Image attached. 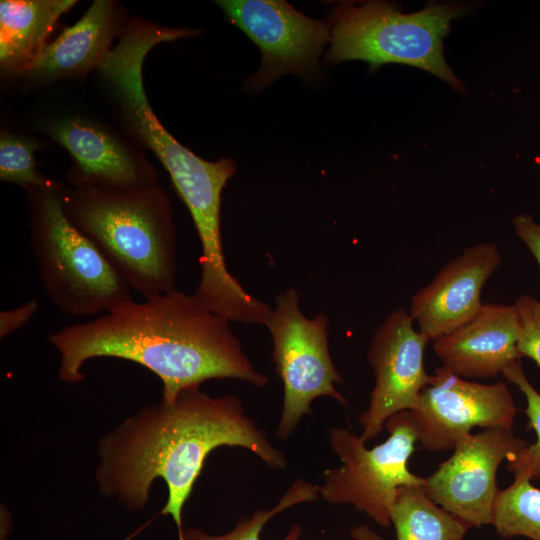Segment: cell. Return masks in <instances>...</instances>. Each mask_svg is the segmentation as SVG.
I'll return each instance as SVG.
<instances>
[{
  "mask_svg": "<svg viewBox=\"0 0 540 540\" xmlns=\"http://www.w3.org/2000/svg\"><path fill=\"white\" fill-rule=\"evenodd\" d=\"M221 446L241 447L267 466L282 470L286 455L246 413L233 395L212 397L200 387L181 391L172 402L143 408L99 440L95 479L102 495L141 511L155 479H162L168 499L161 514L170 515L184 540L182 511L207 456Z\"/></svg>",
  "mask_w": 540,
  "mask_h": 540,
  "instance_id": "cell-1",
  "label": "cell"
},
{
  "mask_svg": "<svg viewBox=\"0 0 540 540\" xmlns=\"http://www.w3.org/2000/svg\"><path fill=\"white\" fill-rule=\"evenodd\" d=\"M49 342L59 353L63 382L83 381L81 367L89 359L119 358L158 376L164 402L209 379H236L256 387L268 383L244 353L229 321L176 289L140 303H117L101 317L56 331Z\"/></svg>",
  "mask_w": 540,
  "mask_h": 540,
  "instance_id": "cell-2",
  "label": "cell"
},
{
  "mask_svg": "<svg viewBox=\"0 0 540 540\" xmlns=\"http://www.w3.org/2000/svg\"><path fill=\"white\" fill-rule=\"evenodd\" d=\"M63 210L123 281L145 299L175 289L176 227L159 185L76 188L60 183Z\"/></svg>",
  "mask_w": 540,
  "mask_h": 540,
  "instance_id": "cell-3",
  "label": "cell"
},
{
  "mask_svg": "<svg viewBox=\"0 0 540 540\" xmlns=\"http://www.w3.org/2000/svg\"><path fill=\"white\" fill-rule=\"evenodd\" d=\"M470 10L461 4H429L403 13L384 1L337 4L327 21L330 48L326 61L361 60L377 67L385 63L415 66L438 76L457 90L463 85L447 65L443 38L452 19Z\"/></svg>",
  "mask_w": 540,
  "mask_h": 540,
  "instance_id": "cell-4",
  "label": "cell"
},
{
  "mask_svg": "<svg viewBox=\"0 0 540 540\" xmlns=\"http://www.w3.org/2000/svg\"><path fill=\"white\" fill-rule=\"evenodd\" d=\"M60 183L28 196L30 246L46 294L71 316H91L131 299L130 288L97 247L66 216Z\"/></svg>",
  "mask_w": 540,
  "mask_h": 540,
  "instance_id": "cell-5",
  "label": "cell"
},
{
  "mask_svg": "<svg viewBox=\"0 0 540 540\" xmlns=\"http://www.w3.org/2000/svg\"><path fill=\"white\" fill-rule=\"evenodd\" d=\"M389 435L368 448L366 442L345 427L329 431V443L340 467L323 471L319 497L331 505H351L381 527L391 525L390 515L400 487L424 486L425 478L408 467L418 442L409 411L392 415L385 423Z\"/></svg>",
  "mask_w": 540,
  "mask_h": 540,
  "instance_id": "cell-6",
  "label": "cell"
},
{
  "mask_svg": "<svg viewBox=\"0 0 540 540\" xmlns=\"http://www.w3.org/2000/svg\"><path fill=\"white\" fill-rule=\"evenodd\" d=\"M270 331L275 373L283 384V405L276 437L286 441L304 416H313L312 402L328 396L342 406L348 399L335 384L343 378L329 351L326 315L307 318L299 307V294L288 288L276 297L265 325Z\"/></svg>",
  "mask_w": 540,
  "mask_h": 540,
  "instance_id": "cell-7",
  "label": "cell"
},
{
  "mask_svg": "<svg viewBox=\"0 0 540 540\" xmlns=\"http://www.w3.org/2000/svg\"><path fill=\"white\" fill-rule=\"evenodd\" d=\"M215 2L261 52V66L246 81L247 91L262 90L285 74L307 79L316 75L319 57L330 42L327 22L307 17L284 0Z\"/></svg>",
  "mask_w": 540,
  "mask_h": 540,
  "instance_id": "cell-8",
  "label": "cell"
},
{
  "mask_svg": "<svg viewBox=\"0 0 540 540\" xmlns=\"http://www.w3.org/2000/svg\"><path fill=\"white\" fill-rule=\"evenodd\" d=\"M409 412L420 445L443 452L454 450L475 427L513 428L517 408L506 383L470 381L441 366Z\"/></svg>",
  "mask_w": 540,
  "mask_h": 540,
  "instance_id": "cell-9",
  "label": "cell"
},
{
  "mask_svg": "<svg viewBox=\"0 0 540 540\" xmlns=\"http://www.w3.org/2000/svg\"><path fill=\"white\" fill-rule=\"evenodd\" d=\"M526 445L513 428L472 433L425 478L424 489L436 504L469 528L491 525L499 491L498 468Z\"/></svg>",
  "mask_w": 540,
  "mask_h": 540,
  "instance_id": "cell-10",
  "label": "cell"
},
{
  "mask_svg": "<svg viewBox=\"0 0 540 540\" xmlns=\"http://www.w3.org/2000/svg\"><path fill=\"white\" fill-rule=\"evenodd\" d=\"M429 341L403 308L395 309L375 330L367 353L375 383L368 407L359 415L365 442L376 438L392 415L410 411L430 384L432 375L424 365Z\"/></svg>",
  "mask_w": 540,
  "mask_h": 540,
  "instance_id": "cell-11",
  "label": "cell"
},
{
  "mask_svg": "<svg viewBox=\"0 0 540 540\" xmlns=\"http://www.w3.org/2000/svg\"><path fill=\"white\" fill-rule=\"evenodd\" d=\"M42 133L71 156L66 179L71 187L135 189L158 184L151 162L124 133L81 115L48 120Z\"/></svg>",
  "mask_w": 540,
  "mask_h": 540,
  "instance_id": "cell-12",
  "label": "cell"
},
{
  "mask_svg": "<svg viewBox=\"0 0 540 540\" xmlns=\"http://www.w3.org/2000/svg\"><path fill=\"white\" fill-rule=\"evenodd\" d=\"M502 257L494 243L469 246L446 263L411 299L410 315L431 341L471 320L480 310L481 292Z\"/></svg>",
  "mask_w": 540,
  "mask_h": 540,
  "instance_id": "cell-13",
  "label": "cell"
},
{
  "mask_svg": "<svg viewBox=\"0 0 540 540\" xmlns=\"http://www.w3.org/2000/svg\"><path fill=\"white\" fill-rule=\"evenodd\" d=\"M124 8L113 0H94L82 17L48 43L20 77L38 86L75 79L96 71L113 48L128 20Z\"/></svg>",
  "mask_w": 540,
  "mask_h": 540,
  "instance_id": "cell-14",
  "label": "cell"
},
{
  "mask_svg": "<svg viewBox=\"0 0 540 540\" xmlns=\"http://www.w3.org/2000/svg\"><path fill=\"white\" fill-rule=\"evenodd\" d=\"M517 341L514 305L488 303L471 320L433 340V348L442 367L455 375L489 379L522 358Z\"/></svg>",
  "mask_w": 540,
  "mask_h": 540,
  "instance_id": "cell-15",
  "label": "cell"
},
{
  "mask_svg": "<svg viewBox=\"0 0 540 540\" xmlns=\"http://www.w3.org/2000/svg\"><path fill=\"white\" fill-rule=\"evenodd\" d=\"M75 0H1L0 68L21 77L44 47L56 23Z\"/></svg>",
  "mask_w": 540,
  "mask_h": 540,
  "instance_id": "cell-16",
  "label": "cell"
},
{
  "mask_svg": "<svg viewBox=\"0 0 540 540\" xmlns=\"http://www.w3.org/2000/svg\"><path fill=\"white\" fill-rule=\"evenodd\" d=\"M390 520L396 540H464L470 529L436 504L424 486L400 487Z\"/></svg>",
  "mask_w": 540,
  "mask_h": 540,
  "instance_id": "cell-17",
  "label": "cell"
},
{
  "mask_svg": "<svg viewBox=\"0 0 540 540\" xmlns=\"http://www.w3.org/2000/svg\"><path fill=\"white\" fill-rule=\"evenodd\" d=\"M528 477H514L499 489L492 508L491 525L502 538L540 540V489Z\"/></svg>",
  "mask_w": 540,
  "mask_h": 540,
  "instance_id": "cell-18",
  "label": "cell"
},
{
  "mask_svg": "<svg viewBox=\"0 0 540 540\" xmlns=\"http://www.w3.org/2000/svg\"><path fill=\"white\" fill-rule=\"evenodd\" d=\"M318 498V485L299 478L293 482L272 508L258 509L250 517L241 518L229 532L213 535L200 528L189 527L184 529V540H261V531L274 516L293 506L314 502ZM302 533V527L294 524L282 540H300Z\"/></svg>",
  "mask_w": 540,
  "mask_h": 540,
  "instance_id": "cell-19",
  "label": "cell"
},
{
  "mask_svg": "<svg viewBox=\"0 0 540 540\" xmlns=\"http://www.w3.org/2000/svg\"><path fill=\"white\" fill-rule=\"evenodd\" d=\"M41 147L32 136L1 131L0 134V179L16 184L25 191L47 187L54 180L37 170L34 153Z\"/></svg>",
  "mask_w": 540,
  "mask_h": 540,
  "instance_id": "cell-20",
  "label": "cell"
},
{
  "mask_svg": "<svg viewBox=\"0 0 540 540\" xmlns=\"http://www.w3.org/2000/svg\"><path fill=\"white\" fill-rule=\"evenodd\" d=\"M502 375L514 384L526 400L525 414L528 425L536 434V441L527 444L507 460V469L514 477L540 478V393L527 378L521 359L507 367Z\"/></svg>",
  "mask_w": 540,
  "mask_h": 540,
  "instance_id": "cell-21",
  "label": "cell"
},
{
  "mask_svg": "<svg viewBox=\"0 0 540 540\" xmlns=\"http://www.w3.org/2000/svg\"><path fill=\"white\" fill-rule=\"evenodd\" d=\"M513 305L518 322L517 350L540 367V301L523 294Z\"/></svg>",
  "mask_w": 540,
  "mask_h": 540,
  "instance_id": "cell-22",
  "label": "cell"
},
{
  "mask_svg": "<svg viewBox=\"0 0 540 540\" xmlns=\"http://www.w3.org/2000/svg\"><path fill=\"white\" fill-rule=\"evenodd\" d=\"M37 300H30L13 309L0 312V337L5 338L23 327L38 311Z\"/></svg>",
  "mask_w": 540,
  "mask_h": 540,
  "instance_id": "cell-23",
  "label": "cell"
},
{
  "mask_svg": "<svg viewBox=\"0 0 540 540\" xmlns=\"http://www.w3.org/2000/svg\"><path fill=\"white\" fill-rule=\"evenodd\" d=\"M513 226L540 266V224L531 215L520 214L513 219Z\"/></svg>",
  "mask_w": 540,
  "mask_h": 540,
  "instance_id": "cell-24",
  "label": "cell"
},
{
  "mask_svg": "<svg viewBox=\"0 0 540 540\" xmlns=\"http://www.w3.org/2000/svg\"><path fill=\"white\" fill-rule=\"evenodd\" d=\"M349 536L351 540H383L377 532L363 524L354 526L350 530Z\"/></svg>",
  "mask_w": 540,
  "mask_h": 540,
  "instance_id": "cell-25",
  "label": "cell"
},
{
  "mask_svg": "<svg viewBox=\"0 0 540 540\" xmlns=\"http://www.w3.org/2000/svg\"><path fill=\"white\" fill-rule=\"evenodd\" d=\"M1 513V540H6L12 528L11 517L7 511Z\"/></svg>",
  "mask_w": 540,
  "mask_h": 540,
  "instance_id": "cell-26",
  "label": "cell"
}]
</instances>
